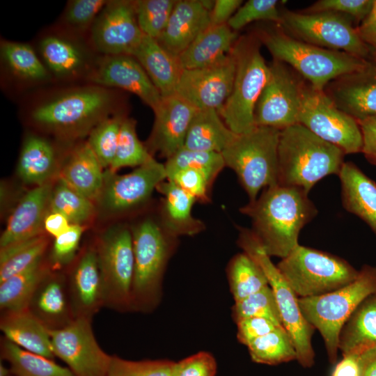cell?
<instances>
[{"instance_id": "cell-1", "label": "cell", "mask_w": 376, "mask_h": 376, "mask_svg": "<svg viewBox=\"0 0 376 376\" xmlns=\"http://www.w3.org/2000/svg\"><path fill=\"white\" fill-rule=\"evenodd\" d=\"M304 190L276 184L240 209L251 221V229L269 256L286 257L298 245L301 229L318 214Z\"/></svg>"}, {"instance_id": "cell-2", "label": "cell", "mask_w": 376, "mask_h": 376, "mask_svg": "<svg viewBox=\"0 0 376 376\" xmlns=\"http://www.w3.org/2000/svg\"><path fill=\"white\" fill-rule=\"evenodd\" d=\"M344 152L297 123L281 130L278 145L277 183L309 193L320 180L338 175Z\"/></svg>"}, {"instance_id": "cell-3", "label": "cell", "mask_w": 376, "mask_h": 376, "mask_svg": "<svg viewBox=\"0 0 376 376\" xmlns=\"http://www.w3.org/2000/svg\"><path fill=\"white\" fill-rule=\"evenodd\" d=\"M275 25L260 29L255 35L274 59L289 65L318 90L323 91L329 82L342 75L363 68L370 60L304 42Z\"/></svg>"}, {"instance_id": "cell-4", "label": "cell", "mask_w": 376, "mask_h": 376, "mask_svg": "<svg viewBox=\"0 0 376 376\" xmlns=\"http://www.w3.org/2000/svg\"><path fill=\"white\" fill-rule=\"evenodd\" d=\"M131 232L134 260L132 312L149 313L162 300L164 274L178 238L149 218L132 228Z\"/></svg>"}, {"instance_id": "cell-5", "label": "cell", "mask_w": 376, "mask_h": 376, "mask_svg": "<svg viewBox=\"0 0 376 376\" xmlns=\"http://www.w3.org/2000/svg\"><path fill=\"white\" fill-rule=\"evenodd\" d=\"M261 42L254 34L237 38L231 53L235 72L231 93L218 111L228 128L243 134L255 127L254 110L269 77V65L261 54Z\"/></svg>"}, {"instance_id": "cell-6", "label": "cell", "mask_w": 376, "mask_h": 376, "mask_svg": "<svg viewBox=\"0 0 376 376\" xmlns=\"http://www.w3.org/2000/svg\"><path fill=\"white\" fill-rule=\"evenodd\" d=\"M280 132L274 127L256 126L248 132L236 134L221 152L225 166L236 173L249 202L254 201L261 190L278 184Z\"/></svg>"}, {"instance_id": "cell-7", "label": "cell", "mask_w": 376, "mask_h": 376, "mask_svg": "<svg viewBox=\"0 0 376 376\" xmlns=\"http://www.w3.org/2000/svg\"><path fill=\"white\" fill-rule=\"evenodd\" d=\"M375 292L376 267L365 265L345 286L320 296L299 298L300 310L322 336L331 362L336 359L342 326L359 304Z\"/></svg>"}, {"instance_id": "cell-8", "label": "cell", "mask_w": 376, "mask_h": 376, "mask_svg": "<svg viewBox=\"0 0 376 376\" xmlns=\"http://www.w3.org/2000/svg\"><path fill=\"white\" fill-rule=\"evenodd\" d=\"M114 97L97 85L75 88L36 107L31 118L38 125L62 134L79 135L90 132L109 117L114 109Z\"/></svg>"}, {"instance_id": "cell-9", "label": "cell", "mask_w": 376, "mask_h": 376, "mask_svg": "<svg viewBox=\"0 0 376 376\" xmlns=\"http://www.w3.org/2000/svg\"><path fill=\"white\" fill-rule=\"evenodd\" d=\"M277 268L299 298L320 296L353 281L359 274L345 259L299 244Z\"/></svg>"}, {"instance_id": "cell-10", "label": "cell", "mask_w": 376, "mask_h": 376, "mask_svg": "<svg viewBox=\"0 0 376 376\" xmlns=\"http://www.w3.org/2000/svg\"><path fill=\"white\" fill-rule=\"evenodd\" d=\"M237 244L263 269L275 296L283 326L295 346L297 360L304 367H311L315 357L312 345L315 329L304 318L299 306V297L272 262L271 257L265 253L251 230L241 228Z\"/></svg>"}, {"instance_id": "cell-11", "label": "cell", "mask_w": 376, "mask_h": 376, "mask_svg": "<svg viewBox=\"0 0 376 376\" xmlns=\"http://www.w3.org/2000/svg\"><path fill=\"white\" fill-rule=\"evenodd\" d=\"M279 24L286 33L304 42L370 59V49L359 37L353 19L334 12L304 13L281 10Z\"/></svg>"}, {"instance_id": "cell-12", "label": "cell", "mask_w": 376, "mask_h": 376, "mask_svg": "<svg viewBox=\"0 0 376 376\" xmlns=\"http://www.w3.org/2000/svg\"><path fill=\"white\" fill-rule=\"evenodd\" d=\"M95 247L102 276L104 307L119 313L132 312L134 260L131 229L111 228L100 235Z\"/></svg>"}, {"instance_id": "cell-13", "label": "cell", "mask_w": 376, "mask_h": 376, "mask_svg": "<svg viewBox=\"0 0 376 376\" xmlns=\"http://www.w3.org/2000/svg\"><path fill=\"white\" fill-rule=\"evenodd\" d=\"M298 123L345 155L361 152L363 138L357 120L340 110L323 91L305 79Z\"/></svg>"}, {"instance_id": "cell-14", "label": "cell", "mask_w": 376, "mask_h": 376, "mask_svg": "<svg viewBox=\"0 0 376 376\" xmlns=\"http://www.w3.org/2000/svg\"><path fill=\"white\" fill-rule=\"evenodd\" d=\"M254 110L256 126L280 130L298 123L304 79L287 64L273 59Z\"/></svg>"}, {"instance_id": "cell-15", "label": "cell", "mask_w": 376, "mask_h": 376, "mask_svg": "<svg viewBox=\"0 0 376 376\" xmlns=\"http://www.w3.org/2000/svg\"><path fill=\"white\" fill-rule=\"evenodd\" d=\"M92 320L75 318L68 326L49 331L53 353L75 376H107L111 355L99 345Z\"/></svg>"}, {"instance_id": "cell-16", "label": "cell", "mask_w": 376, "mask_h": 376, "mask_svg": "<svg viewBox=\"0 0 376 376\" xmlns=\"http://www.w3.org/2000/svg\"><path fill=\"white\" fill-rule=\"evenodd\" d=\"M91 36L103 55L132 56L143 36L137 22L135 1H108L91 26Z\"/></svg>"}, {"instance_id": "cell-17", "label": "cell", "mask_w": 376, "mask_h": 376, "mask_svg": "<svg viewBox=\"0 0 376 376\" xmlns=\"http://www.w3.org/2000/svg\"><path fill=\"white\" fill-rule=\"evenodd\" d=\"M235 63L230 52L210 65L182 70L175 94L197 109H221L230 95Z\"/></svg>"}, {"instance_id": "cell-18", "label": "cell", "mask_w": 376, "mask_h": 376, "mask_svg": "<svg viewBox=\"0 0 376 376\" xmlns=\"http://www.w3.org/2000/svg\"><path fill=\"white\" fill-rule=\"evenodd\" d=\"M166 180L164 164L155 158L127 174L117 175L109 170L104 173L98 200L109 212H125L147 201L154 189Z\"/></svg>"}, {"instance_id": "cell-19", "label": "cell", "mask_w": 376, "mask_h": 376, "mask_svg": "<svg viewBox=\"0 0 376 376\" xmlns=\"http://www.w3.org/2000/svg\"><path fill=\"white\" fill-rule=\"evenodd\" d=\"M88 79L94 85L134 93L153 111L162 98L143 67L131 55H103L89 73Z\"/></svg>"}, {"instance_id": "cell-20", "label": "cell", "mask_w": 376, "mask_h": 376, "mask_svg": "<svg viewBox=\"0 0 376 376\" xmlns=\"http://www.w3.org/2000/svg\"><path fill=\"white\" fill-rule=\"evenodd\" d=\"M323 91L340 110L357 121L376 117V58L363 68L331 80Z\"/></svg>"}, {"instance_id": "cell-21", "label": "cell", "mask_w": 376, "mask_h": 376, "mask_svg": "<svg viewBox=\"0 0 376 376\" xmlns=\"http://www.w3.org/2000/svg\"><path fill=\"white\" fill-rule=\"evenodd\" d=\"M70 265L65 275L75 317L93 320L104 308L102 276L95 245L77 255Z\"/></svg>"}, {"instance_id": "cell-22", "label": "cell", "mask_w": 376, "mask_h": 376, "mask_svg": "<svg viewBox=\"0 0 376 376\" xmlns=\"http://www.w3.org/2000/svg\"><path fill=\"white\" fill-rule=\"evenodd\" d=\"M198 109L177 94L162 97L153 111L155 121L148 150L169 158L184 147L191 121Z\"/></svg>"}, {"instance_id": "cell-23", "label": "cell", "mask_w": 376, "mask_h": 376, "mask_svg": "<svg viewBox=\"0 0 376 376\" xmlns=\"http://www.w3.org/2000/svg\"><path fill=\"white\" fill-rule=\"evenodd\" d=\"M214 1H176L166 26L157 39L168 52L178 56L210 24Z\"/></svg>"}, {"instance_id": "cell-24", "label": "cell", "mask_w": 376, "mask_h": 376, "mask_svg": "<svg viewBox=\"0 0 376 376\" xmlns=\"http://www.w3.org/2000/svg\"><path fill=\"white\" fill-rule=\"evenodd\" d=\"M27 308L49 331L70 324L75 317L65 272L52 269L36 288Z\"/></svg>"}, {"instance_id": "cell-25", "label": "cell", "mask_w": 376, "mask_h": 376, "mask_svg": "<svg viewBox=\"0 0 376 376\" xmlns=\"http://www.w3.org/2000/svg\"><path fill=\"white\" fill-rule=\"evenodd\" d=\"M52 189V183L48 182L25 194L8 219L0 238V248L43 234Z\"/></svg>"}, {"instance_id": "cell-26", "label": "cell", "mask_w": 376, "mask_h": 376, "mask_svg": "<svg viewBox=\"0 0 376 376\" xmlns=\"http://www.w3.org/2000/svg\"><path fill=\"white\" fill-rule=\"evenodd\" d=\"M338 177L343 206L376 235V183L351 162L343 163Z\"/></svg>"}, {"instance_id": "cell-27", "label": "cell", "mask_w": 376, "mask_h": 376, "mask_svg": "<svg viewBox=\"0 0 376 376\" xmlns=\"http://www.w3.org/2000/svg\"><path fill=\"white\" fill-rule=\"evenodd\" d=\"M134 56L143 67L162 97L175 94L183 69L177 56L157 39L143 35Z\"/></svg>"}, {"instance_id": "cell-28", "label": "cell", "mask_w": 376, "mask_h": 376, "mask_svg": "<svg viewBox=\"0 0 376 376\" xmlns=\"http://www.w3.org/2000/svg\"><path fill=\"white\" fill-rule=\"evenodd\" d=\"M163 195L162 226L171 236L195 235L205 224L192 214L196 200L173 182L166 180L157 187Z\"/></svg>"}, {"instance_id": "cell-29", "label": "cell", "mask_w": 376, "mask_h": 376, "mask_svg": "<svg viewBox=\"0 0 376 376\" xmlns=\"http://www.w3.org/2000/svg\"><path fill=\"white\" fill-rule=\"evenodd\" d=\"M0 329L4 337L24 350L55 359L49 330L27 308L1 312Z\"/></svg>"}, {"instance_id": "cell-30", "label": "cell", "mask_w": 376, "mask_h": 376, "mask_svg": "<svg viewBox=\"0 0 376 376\" xmlns=\"http://www.w3.org/2000/svg\"><path fill=\"white\" fill-rule=\"evenodd\" d=\"M102 167L88 142L76 147L63 165L60 179L91 201L99 199L104 184Z\"/></svg>"}, {"instance_id": "cell-31", "label": "cell", "mask_w": 376, "mask_h": 376, "mask_svg": "<svg viewBox=\"0 0 376 376\" xmlns=\"http://www.w3.org/2000/svg\"><path fill=\"white\" fill-rule=\"evenodd\" d=\"M237 38L228 24L210 25L178 56L180 65L185 70L215 63L230 52Z\"/></svg>"}, {"instance_id": "cell-32", "label": "cell", "mask_w": 376, "mask_h": 376, "mask_svg": "<svg viewBox=\"0 0 376 376\" xmlns=\"http://www.w3.org/2000/svg\"><path fill=\"white\" fill-rule=\"evenodd\" d=\"M373 348H376V292L359 304L338 336V350L343 355Z\"/></svg>"}, {"instance_id": "cell-33", "label": "cell", "mask_w": 376, "mask_h": 376, "mask_svg": "<svg viewBox=\"0 0 376 376\" xmlns=\"http://www.w3.org/2000/svg\"><path fill=\"white\" fill-rule=\"evenodd\" d=\"M235 135L217 110L198 109L189 127L184 147L221 154Z\"/></svg>"}, {"instance_id": "cell-34", "label": "cell", "mask_w": 376, "mask_h": 376, "mask_svg": "<svg viewBox=\"0 0 376 376\" xmlns=\"http://www.w3.org/2000/svg\"><path fill=\"white\" fill-rule=\"evenodd\" d=\"M56 168L54 148L44 138L31 135L24 142L17 164L19 178L27 184L49 182Z\"/></svg>"}, {"instance_id": "cell-35", "label": "cell", "mask_w": 376, "mask_h": 376, "mask_svg": "<svg viewBox=\"0 0 376 376\" xmlns=\"http://www.w3.org/2000/svg\"><path fill=\"white\" fill-rule=\"evenodd\" d=\"M52 269L49 260L44 258L27 269L1 282V312L27 308L36 288Z\"/></svg>"}, {"instance_id": "cell-36", "label": "cell", "mask_w": 376, "mask_h": 376, "mask_svg": "<svg viewBox=\"0 0 376 376\" xmlns=\"http://www.w3.org/2000/svg\"><path fill=\"white\" fill-rule=\"evenodd\" d=\"M1 359L8 363L15 376H75L53 359L27 351L6 337L1 338Z\"/></svg>"}, {"instance_id": "cell-37", "label": "cell", "mask_w": 376, "mask_h": 376, "mask_svg": "<svg viewBox=\"0 0 376 376\" xmlns=\"http://www.w3.org/2000/svg\"><path fill=\"white\" fill-rule=\"evenodd\" d=\"M49 240L45 234L0 248V283L45 258Z\"/></svg>"}, {"instance_id": "cell-38", "label": "cell", "mask_w": 376, "mask_h": 376, "mask_svg": "<svg viewBox=\"0 0 376 376\" xmlns=\"http://www.w3.org/2000/svg\"><path fill=\"white\" fill-rule=\"evenodd\" d=\"M226 274L235 301L242 300L269 285L262 267L244 251L232 258L228 264Z\"/></svg>"}, {"instance_id": "cell-39", "label": "cell", "mask_w": 376, "mask_h": 376, "mask_svg": "<svg viewBox=\"0 0 376 376\" xmlns=\"http://www.w3.org/2000/svg\"><path fill=\"white\" fill-rule=\"evenodd\" d=\"M40 48L47 67L57 76L75 75L85 65V56L80 48L58 36L45 37Z\"/></svg>"}, {"instance_id": "cell-40", "label": "cell", "mask_w": 376, "mask_h": 376, "mask_svg": "<svg viewBox=\"0 0 376 376\" xmlns=\"http://www.w3.org/2000/svg\"><path fill=\"white\" fill-rule=\"evenodd\" d=\"M253 361L276 365L297 359V352L286 329L279 327L254 340L247 346Z\"/></svg>"}, {"instance_id": "cell-41", "label": "cell", "mask_w": 376, "mask_h": 376, "mask_svg": "<svg viewBox=\"0 0 376 376\" xmlns=\"http://www.w3.org/2000/svg\"><path fill=\"white\" fill-rule=\"evenodd\" d=\"M1 55L12 72L21 79L37 81L45 80L49 76L46 66L27 44L1 42Z\"/></svg>"}, {"instance_id": "cell-42", "label": "cell", "mask_w": 376, "mask_h": 376, "mask_svg": "<svg viewBox=\"0 0 376 376\" xmlns=\"http://www.w3.org/2000/svg\"><path fill=\"white\" fill-rule=\"evenodd\" d=\"M164 164L166 179L180 170L190 169L203 173L212 185L226 166L221 153L190 150L185 147L166 159Z\"/></svg>"}, {"instance_id": "cell-43", "label": "cell", "mask_w": 376, "mask_h": 376, "mask_svg": "<svg viewBox=\"0 0 376 376\" xmlns=\"http://www.w3.org/2000/svg\"><path fill=\"white\" fill-rule=\"evenodd\" d=\"M136 122L131 118H124L118 136L113 161L109 170L128 166H140L154 159L148 148L139 140L136 129Z\"/></svg>"}, {"instance_id": "cell-44", "label": "cell", "mask_w": 376, "mask_h": 376, "mask_svg": "<svg viewBox=\"0 0 376 376\" xmlns=\"http://www.w3.org/2000/svg\"><path fill=\"white\" fill-rule=\"evenodd\" d=\"M49 208L67 218L71 224H79L91 219L94 212L93 201L81 195L59 178L53 187Z\"/></svg>"}, {"instance_id": "cell-45", "label": "cell", "mask_w": 376, "mask_h": 376, "mask_svg": "<svg viewBox=\"0 0 376 376\" xmlns=\"http://www.w3.org/2000/svg\"><path fill=\"white\" fill-rule=\"evenodd\" d=\"M231 316L235 323L244 318L259 317L268 319L278 326H283L278 304L269 285L235 301L231 308Z\"/></svg>"}, {"instance_id": "cell-46", "label": "cell", "mask_w": 376, "mask_h": 376, "mask_svg": "<svg viewBox=\"0 0 376 376\" xmlns=\"http://www.w3.org/2000/svg\"><path fill=\"white\" fill-rule=\"evenodd\" d=\"M123 118L120 115L107 117L89 133L87 142L102 168L110 167L113 161Z\"/></svg>"}, {"instance_id": "cell-47", "label": "cell", "mask_w": 376, "mask_h": 376, "mask_svg": "<svg viewBox=\"0 0 376 376\" xmlns=\"http://www.w3.org/2000/svg\"><path fill=\"white\" fill-rule=\"evenodd\" d=\"M175 3L174 0L135 1L137 22L143 34L157 39L166 26Z\"/></svg>"}, {"instance_id": "cell-48", "label": "cell", "mask_w": 376, "mask_h": 376, "mask_svg": "<svg viewBox=\"0 0 376 376\" xmlns=\"http://www.w3.org/2000/svg\"><path fill=\"white\" fill-rule=\"evenodd\" d=\"M174 362L168 359L132 361L111 355L107 376H172Z\"/></svg>"}, {"instance_id": "cell-49", "label": "cell", "mask_w": 376, "mask_h": 376, "mask_svg": "<svg viewBox=\"0 0 376 376\" xmlns=\"http://www.w3.org/2000/svg\"><path fill=\"white\" fill-rule=\"evenodd\" d=\"M278 4L277 0H249L238 8L228 25L236 32L258 20H267L279 25L281 17Z\"/></svg>"}, {"instance_id": "cell-50", "label": "cell", "mask_w": 376, "mask_h": 376, "mask_svg": "<svg viewBox=\"0 0 376 376\" xmlns=\"http://www.w3.org/2000/svg\"><path fill=\"white\" fill-rule=\"evenodd\" d=\"M82 233L81 225L70 224L65 233L55 237L48 259L53 269L65 267L75 260Z\"/></svg>"}, {"instance_id": "cell-51", "label": "cell", "mask_w": 376, "mask_h": 376, "mask_svg": "<svg viewBox=\"0 0 376 376\" xmlns=\"http://www.w3.org/2000/svg\"><path fill=\"white\" fill-rule=\"evenodd\" d=\"M373 3V0H319L302 11L337 13L360 23L370 12Z\"/></svg>"}, {"instance_id": "cell-52", "label": "cell", "mask_w": 376, "mask_h": 376, "mask_svg": "<svg viewBox=\"0 0 376 376\" xmlns=\"http://www.w3.org/2000/svg\"><path fill=\"white\" fill-rule=\"evenodd\" d=\"M105 0H73L68 3L65 11V21L78 29L92 26L105 6Z\"/></svg>"}, {"instance_id": "cell-53", "label": "cell", "mask_w": 376, "mask_h": 376, "mask_svg": "<svg viewBox=\"0 0 376 376\" xmlns=\"http://www.w3.org/2000/svg\"><path fill=\"white\" fill-rule=\"evenodd\" d=\"M166 180L173 182L196 201L204 203L210 201L209 193L212 185L201 172L190 169H182Z\"/></svg>"}, {"instance_id": "cell-54", "label": "cell", "mask_w": 376, "mask_h": 376, "mask_svg": "<svg viewBox=\"0 0 376 376\" xmlns=\"http://www.w3.org/2000/svg\"><path fill=\"white\" fill-rule=\"evenodd\" d=\"M217 363L208 352L201 351L174 362L172 376H215Z\"/></svg>"}, {"instance_id": "cell-55", "label": "cell", "mask_w": 376, "mask_h": 376, "mask_svg": "<svg viewBox=\"0 0 376 376\" xmlns=\"http://www.w3.org/2000/svg\"><path fill=\"white\" fill-rule=\"evenodd\" d=\"M237 324V339L242 345L247 346L254 340L269 333L278 326L271 320L259 317L242 319Z\"/></svg>"}, {"instance_id": "cell-56", "label": "cell", "mask_w": 376, "mask_h": 376, "mask_svg": "<svg viewBox=\"0 0 376 376\" xmlns=\"http://www.w3.org/2000/svg\"><path fill=\"white\" fill-rule=\"evenodd\" d=\"M362 133L361 152L366 159L376 166V117H370L357 121Z\"/></svg>"}, {"instance_id": "cell-57", "label": "cell", "mask_w": 376, "mask_h": 376, "mask_svg": "<svg viewBox=\"0 0 376 376\" xmlns=\"http://www.w3.org/2000/svg\"><path fill=\"white\" fill-rule=\"evenodd\" d=\"M242 0H216L214 1L210 11V21L211 26L228 24L229 19L242 4Z\"/></svg>"}, {"instance_id": "cell-58", "label": "cell", "mask_w": 376, "mask_h": 376, "mask_svg": "<svg viewBox=\"0 0 376 376\" xmlns=\"http://www.w3.org/2000/svg\"><path fill=\"white\" fill-rule=\"evenodd\" d=\"M357 33L376 58V0L364 19L357 26Z\"/></svg>"}, {"instance_id": "cell-59", "label": "cell", "mask_w": 376, "mask_h": 376, "mask_svg": "<svg viewBox=\"0 0 376 376\" xmlns=\"http://www.w3.org/2000/svg\"><path fill=\"white\" fill-rule=\"evenodd\" d=\"M361 353L344 354L343 359L335 366L331 376H362Z\"/></svg>"}, {"instance_id": "cell-60", "label": "cell", "mask_w": 376, "mask_h": 376, "mask_svg": "<svg viewBox=\"0 0 376 376\" xmlns=\"http://www.w3.org/2000/svg\"><path fill=\"white\" fill-rule=\"evenodd\" d=\"M70 223L63 214L52 212L48 213L45 219L44 228L54 237L65 233L70 227Z\"/></svg>"}, {"instance_id": "cell-61", "label": "cell", "mask_w": 376, "mask_h": 376, "mask_svg": "<svg viewBox=\"0 0 376 376\" xmlns=\"http://www.w3.org/2000/svg\"><path fill=\"white\" fill-rule=\"evenodd\" d=\"M363 361L362 376H376V348L361 353Z\"/></svg>"}, {"instance_id": "cell-62", "label": "cell", "mask_w": 376, "mask_h": 376, "mask_svg": "<svg viewBox=\"0 0 376 376\" xmlns=\"http://www.w3.org/2000/svg\"><path fill=\"white\" fill-rule=\"evenodd\" d=\"M12 375L9 366H6L1 361L0 363V376H11Z\"/></svg>"}, {"instance_id": "cell-63", "label": "cell", "mask_w": 376, "mask_h": 376, "mask_svg": "<svg viewBox=\"0 0 376 376\" xmlns=\"http://www.w3.org/2000/svg\"><path fill=\"white\" fill-rule=\"evenodd\" d=\"M11 376H15V375H12Z\"/></svg>"}]
</instances>
